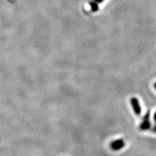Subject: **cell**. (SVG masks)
Wrapping results in <instances>:
<instances>
[{
	"label": "cell",
	"instance_id": "obj_6",
	"mask_svg": "<svg viewBox=\"0 0 156 156\" xmlns=\"http://www.w3.org/2000/svg\"><path fill=\"white\" fill-rule=\"evenodd\" d=\"M92 1L94 2L97 4H98V3L100 4V3H101L102 2H104V1H105V0H92Z\"/></svg>",
	"mask_w": 156,
	"mask_h": 156
},
{
	"label": "cell",
	"instance_id": "obj_2",
	"mask_svg": "<svg viewBox=\"0 0 156 156\" xmlns=\"http://www.w3.org/2000/svg\"><path fill=\"white\" fill-rule=\"evenodd\" d=\"M130 103L135 114L136 116H140L141 115V112H142V109H141L139 100L135 97H132L130 99Z\"/></svg>",
	"mask_w": 156,
	"mask_h": 156
},
{
	"label": "cell",
	"instance_id": "obj_1",
	"mask_svg": "<svg viewBox=\"0 0 156 156\" xmlns=\"http://www.w3.org/2000/svg\"><path fill=\"white\" fill-rule=\"evenodd\" d=\"M150 111H148L143 116V120L139 125V129L141 131H147L150 129L151 128V127H152V124H151L150 120Z\"/></svg>",
	"mask_w": 156,
	"mask_h": 156
},
{
	"label": "cell",
	"instance_id": "obj_4",
	"mask_svg": "<svg viewBox=\"0 0 156 156\" xmlns=\"http://www.w3.org/2000/svg\"><path fill=\"white\" fill-rule=\"evenodd\" d=\"M89 5L90 7V9H91V11L92 12H96L98 11L99 6L98 5V4L96 3H95L93 1H91V2H89Z\"/></svg>",
	"mask_w": 156,
	"mask_h": 156
},
{
	"label": "cell",
	"instance_id": "obj_8",
	"mask_svg": "<svg viewBox=\"0 0 156 156\" xmlns=\"http://www.w3.org/2000/svg\"><path fill=\"white\" fill-rule=\"evenodd\" d=\"M154 89L156 90V82H155V83H154Z\"/></svg>",
	"mask_w": 156,
	"mask_h": 156
},
{
	"label": "cell",
	"instance_id": "obj_5",
	"mask_svg": "<svg viewBox=\"0 0 156 156\" xmlns=\"http://www.w3.org/2000/svg\"><path fill=\"white\" fill-rule=\"evenodd\" d=\"M151 130H152V131L153 133H156V123L155 124V125H154V126L151 127Z\"/></svg>",
	"mask_w": 156,
	"mask_h": 156
},
{
	"label": "cell",
	"instance_id": "obj_3",
	"mask_svg": "<svg viewBox=\"0 0 156 156\" xmlns=\"http://www.w3.org/2000/svg\"><path fill=\"white\" fill-rule=\"evenodd\" d=\"M126 142L122 139H119L115 140L110 143V148L113 151H119L124 148Z\"/></svg>",
	"mask_w": 156,
	"mask_h": 156
},
{
	"label": "cell",
	"instance_id": "obj_7",
	"mask_svg": "<svg viewBox=\"0 0 156 156\" xmlns=\"http://www.w3.org/2000/svg\"><path fill=\"white\" fill-rule=\"evenodd\" d=\"M153 119H154V121L156 123V112L154 113V116H153Z\"/></svg>",
	"mask_w": 156,
	"mask_h": 156
}]
</instances>
